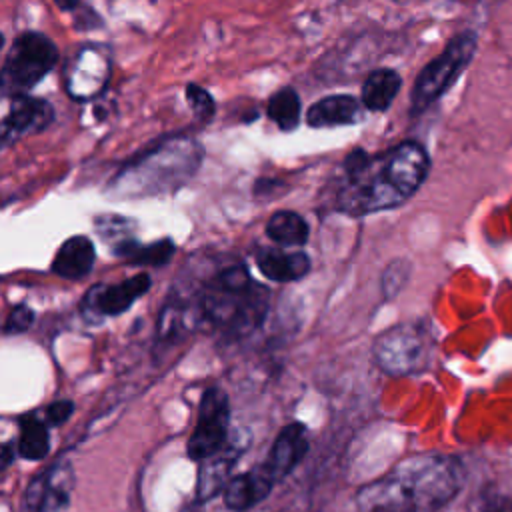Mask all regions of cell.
<instances>
[{
  "instance_id": "6da1fadb",
  "label": "cell",
  "mask_w": 512,
  "mask_h": 512,
  "mask_svg": "<svg viewBox=\"0 0 512 512\" xmlns=\"http://www.w3.org/2000/svg\"><path fill=\"white\" fill-rule=\"evenodd\" d=\"M334 190V208L348 216L392 210L408 202L430 172V156L416 140H404L384 152L360 148L346 154Z\"/></svg>"
},
{
  "instance_id": "7a4b0ae2",
  "label": "cell",
  "mask_w": 512,
  "mask_h": 512,
  "mask_svg": "<svg viewBox=\"0 0 512 512\" xmlns=\"http://www.w3.org/2000/svg\"><path fill=\"white\" fill-rule=\"evenodd\" d=\"M462 484L464 468L458 458L418 454L364 486L356 504L360 512H430L450 502Z\"/></svg>"
},
{
  "instance_id": "3957f363",
  "label": "cell",
  "mask_w": 512,
  "mask_h": 512,
  "mask_svg": "<svg viewBox=\"0 0 512 512\" xmlns=\"http://www.w3.org/2000/svg\"><path fill=\"white\" fill-rule=\"evenodd\" d=\"M202 160L204 148L194 136H164L126 160L106 192L116 200L172 194L198 172Z\"/></svg>"
},
{
  "instance_id": "277c9868",
  "label": "cell",
  "mask_w": 512,
  "mask_h": 512,
  "mask_svg": "<svg viewBox=\"0 0 512 512\" xmlns=\"http://www.w3.org/2000/svg\"><path fill=\"white\" fill-rule=\"evenodd\" d=\"M194 296L200 324L230 340L260 328L270 308V290L250 276L242 260L216 268L194 288Z\"/></svg>"
},
{
  "instance_id": "5b68a950",
  "label": "cell",
  "mask_w": 512,
  "mask_h": 512,
  "mask_svg": "<svg viewBox=\"0 0 512 512\" xmlns=\"http://www.w3.org/2000/svg\"><path fill=\"white\" fill-rule=\"evenodd\" d=\"M58 48L52 38L42 32L18 34L2 62L0 88L4 98L28 94L58 64Z\"/></svg>"
},
{
  "instance_id": "8992f818",
  "label": "cell",
  "mask_w": 512,
  "mask_h": 512,
  "mask_svg": "<svg viewBox=\"0 0 512 512\" xmlns=\"http://www.w3.org/2000/svg\"><path fill=\"white\" fill-rule=\"evenodd\" d=\"M478 36L474 30L458 32L448 40L444 50L432 58L416 76L410 90V116L428 110L460 78L476 54Z\"/></svg>"
},
{
  "instance_id": "52a82bcc",
  "label": "cell",
  "mask_w": 512,
  "mask_h": 512,
  "mask_svg": "<svg viewBox=\"0 0 512 512\" xmlns=\"http://www.w3.org/2000/svg\"><path fill=\"white\" fill-rule=\"evenodd\" d=\"M432 350L434 338L422 322L396 324L382 332L372 346L376 364L390 376H408L426 370Z\"/></svg>"
},
{
  "instance_id": "ba28073f",
  "label": "cell",
  "mask_w": 512,
  "mask_h": 512,
  "mask_svg": "<svg viewBox=\"0 0 512 512\" xmlns=\"http://www.w3.org/2000/svg\"><path fill=\"white\" fill-rule=\"evenodd\" d=\"M228 418L230 404L222 388L212 386L202 394L198 420L188 440V456L196 462H202L228 440Z\"/></svg>"
},
{
  "instance_id": "9c48e42d",
  "label": "cell",
  "mask_w": 512,
  "mask_h": 512,
  "mask_svg": "<svg viewBox=\"0 0 512 512\" xmlns=\"http://www.w3.org/2000/svg\"><path fill=\"white\" fill-rule=\"evenodd\" d=\"M152 286V278L146 272L134 274L116 284H94L80 302V314L86 322L96 324L108 316L124 314L140 296Z\"/></svg>"
},
{
  "instance_id": "30bf717a",
  "label": "cell",
  "mask_w": 512,
  "mask_h": 512,
  "mask_svg": "<svg viewBox=\"0 0 512 512\" xmlns=\"http://www.w3.org/2000/svg\"><path fill=\"white\" fill-rule=\"evenodd\" d=\"M112 76L110 54L102 46L86 44L70 60L64 72V88L70 98L86 102L96 98Z\"/></svg>"
},
{
  "instance_id": "8fae6325",
  "label": "cell",
  "mask_w": 512,
  "mask_h": 512,
  "mask_svg": "<svg viewBox=\"0 0 512 512\" xmlns=\"http://www.w3.org/2000/svg\"><path fill=\"white\" fill-rule=\"evenodd\" d=\"M72 486V466L68 462H56L28 484L22 512H66Z\"/></svg>"
},
{
  "instance_id": "7c38bea8",
  "label": "cell",
  "mask_w": 512,
  "mask_h": 512,
  "mask_svg": "<svg viewBox=\"0 0 512 512\" xmlns=\"http://www.w3.org/2000/svg\"><path fill=\"white\" fill-rule=\"evenodd\" d=\"M54 122V106L38 96L20 94L10 98L8 110L2 118L0 140L2 148H8L26 134H38Z\"/></svg>"
},
{
  "instance_id": "4fadbf2b",
  "label": "cell",
  "mask_w": 512,
  "mask_h": 512,
  "mask_svg": "<svg viewBox=\"0 0 512 512\" xmlns=\"http://www.w3.org/2000/svg\"><path fill=\"white\" fill-rule=\"evenodd\" d=\"M244 448H246V440L240 434H236L228 438L220 450H216L214 454H210L200 462L198 482H196L198 502H206L226 488V484L232 480L230 472L234 468V462L240 458Z\"/></svg>"
},
{
  "instance_id": "5bb4252c",
  "label": "cell",
  "mask_w": 512,
  "mask_h": 512,
  "mask_svg": "<svg viewBox=\"0 0 512 512\" xmlns=\"http://www.w3.org/2000/svg\"><path fill=\"white\" fill-rule=\"evenodd\" d=\"M306 452H308L306 426L300 422H292L278 432L270 448L268 460L262 466L272 476V480L278 482L294 470V466L304 458Z\"/></svg>"
},
{
  "instance_id": "9a60e30c",
  "label": "cell",
  "mask_w": 512,
  "mask_h": 512,
  "mask_svg": "<svg viewBox=\"0 0 512 512\" xmlns=\"http://www.w3.org/2000/svg\"><path fill=\"white\" fill-rule=\"evenodd\" d=\"M362 102L352 94H330L306 110V124L312 128H334L350 126L362 118Z\"/></svg>"
},
{
  "instance_id": "2e32d148",
  "label": "cell",
  "mask_w": 512,
  "mask_h": 512,
  "mask_svg": "<svg viewBox=\"0 0 512 512\" xmlns=\"http://www.w3.org/2000/svg\"><path fill=\"white\" fill-rule=\"evenodd\" d=\"M254 258L260 274L274 282H296L310 272V256L304 250L258 248Z\"/></svg>"
},
{
  "instance_id": "e0dca14e",
  "label": "cell",
  "mask_w": 512,
  "mask_h": 512,
  "mask_svg": "<svg viewBox=\"0 0 512 512\" xmlns=\"http://www.w3.org/2000/svg\"><path fill=\"white\" fill-rule=\"evenodd\" d=\"M96 248L88 236H70L66 238L52 260V272L66 280H80L88 276L94 268Z\"/></svg>"
},
{
  "instance_id": "ac0fdd59",
  "label": "cell",
  "mask_w": 512,
  "mask_h": 512,
  "mask_svg": "<svg viewBox=\"0 0 512 512\" xmlns=\"http://www.w3.org/2000/svg\"><path fill=\"white\" fill-rule=\"evenodd\" d=\"M274 480L264 466L234 476L224 488V504L234 512H244L264 500L272 490Z\"/></svg>"
},
{
  "instance_id": "d6986e66",
  "label": "cell",
  "mask_w": 512,
  "mask_h": 512,
  "mask_svg": "<svg viewBox=\"0 0 512 512\" xmlns=\"http://www.w3.org/2000/svg\"><path fill=\"white\" fill-rule=\"evenodd\" d=\"M110 252L116 258L126 260L130 266H164L172 260L176 252V244L172 238H160L148 244L138 242L134 236L114 244Z\"/></svg>"
},
{
  "instance_id": "ffe728a7",
  "label": "cell",
  "mask_w": 512,
  "mask_h": 512,
  "mask_svg": "<svg viewBox=\"0 0 512 512\" xmlns=\"http://www.w3.org/2000/svg\"><path fill=\"white\" fill-rule=\"evenodd\" d=\"M400 88L402 76L394 68H378L364 80L360 102L370 112H384L390 108Z\"/></svg>"
},
{
  "instance_id": "44dd1931",
  "label": "cell",
  "mask_w": 512,
  "mask_h": 512,
  "mask_svg": "<svg viewBox=\"0 0 512 512\" xmlns=\"http://www.w3.org/2000/svg\"><path fill=\"white\" fill-rule=\"evenodd\" d=\"M266 236L282 248H298L308 242L310 226L294 210H276L266 222Z\"/></svg>"
},
{
  "instance_id": "7402d4cb",
  "label": "cell",
  "mask_w": 512,
  "mask_h": 512,
  "mask_svg": "<svg viewBox=\"0 0 512 512\" xmlns=\"http://www.w3.org/2000/svg\"><path fill=\"white\" fill-rule=\"evenodd\" d=\"M20 438H18V454L24 460H42L50 450V434L48 422L38 418L36 414H24L20 420Z\"/></svg>"
},
{
  "instance_id": "603a6c76",
  "label": "cell",
  "mask_w": 512,
  "mask_h": 512,
  "mask_svg": "<svg viewBox=\"0 0 512 512\" xmlns=\"http://www.w3.org/2000/svg\"><path fill=\"white\" fill-rule=\"evenodd\" d=\"M266 114L280 130H294L302 118V104L298 92L292 86H282L280 90H276L268 100Z\"/></svg>"
},
{
  "instance_id": "cb8c5ba5",
  "label": "cell",
  "mask_w": 512,
  "mask_h": 512,
  "mask_svg": "<svg viewBox=\"0 0 512 512\" xmlns=\"http://www.w3.org/2000/svg\"><path fill=\"white\" fill-rule=\"evenodd\" d=\"M132 226L134 222L118 216V214H102L94 220V228L98 230V234L110 244V248L126 238L132 236Z\"/></svg>"
},
{
  "instance_id": "d4e9b609",
  "label": "cell",
  "mask_w": 512,
  "mask_h": 512,
  "mask_svg": "<svg viewBox=\"0 0 512 512\" xmlns=\"http://www.w3.org/2000/svg\"><path fill=\"white\" fill-rule=\"evenodd\" d=\"M186 102L192 110V114L200 122H210L216 114V102L208 90H204L198 84H188L186 86Z\"/></svg>"
},
{
  "instance_id": "484cf974",
  "label": "cell",
  "mask_w": 512,
  "mask_h": 512,
  "mask_svg": "<svg viewBox=\"0 0 512 512\" xmlns=\"http://www.w3.org/2000/svg\"><path fill=\"white\" fill-rule=\"evenodd\" d=\"M408 276H410V262L394 260L382 274V294L386 298L396 296L408 282Z\"/></svg>"
},
{
  "instance_id": "4316f807",
  "label": "cell",
  "mask_w": 512,
  "mask_h": 512,
  "mask_svg": "<svg viewBox=\"0 0 512 512\" xmlns=\"http://www.w3.org/2000/svg\"><path fill=\"white\" fill-rule=\"evenodd\" d=\"M34 322V312L26 304H18L10 310L6 322H4V334H22L26 332Z\"/></svg>"
},
{
  "instance_id": "83f0119b",
  "label": "cell",
  "mask_w": 512,
  "mask_h": 512,
  "mask_svg": "<svg viewBox=\"0 0 512 512\" xmlns=\"http://www.w3.org/2000/svg\"><path fill=\"white\" fill-rule=\"evenodd\" d=\"M72 410H74V404L70 400H56L46 408L44 420L48 422V426H58L70 418Z\"/></svg>"
},
{
  "instance_id": "f1b7e54d",
  "label": "cell",
  "mask_w": 512,
  "mask_h": 512,
  "mask_svg": "<svg viewBox=\"0 0 512 512\" xmlns=\"http://www.w3.org/2000/svg\"><path fill=\"white\" fill-rule=\"evenodd\" d=\"M478 512H512V498L508 496H490L478 508Z\"/></svg>"
},
{
  "instance_id": "f546056e",
  "label": "cell",
  "mask_w": 512,
  "mask_h": 512,
  "mask_svg": "<svg viewBox=\"0 0 512 512\" xmlns=\"http://www.w3.org/2000/svg\"><path fill=\"white\" fill-rule=\"evenodd\" d=\"M14 454H16V448H12V444H4L2 446V468H6L10 464Z\"/></svg>"
},
{
  "instance_id": "4dcf8cb0",
  "label": "cell",
  "mask_w": 512,
  "mask_h": 512,
  "mask_svg": "<svg viewBox=\"0 0 512 512\" xmlns=\"http://www.w3.org/2000/svg\"><path fill=\"white\" fill-rule=\"evenodd\" d=\"M60 10H74L80 0H54Z\"/></svg>"
}]
</instances>
